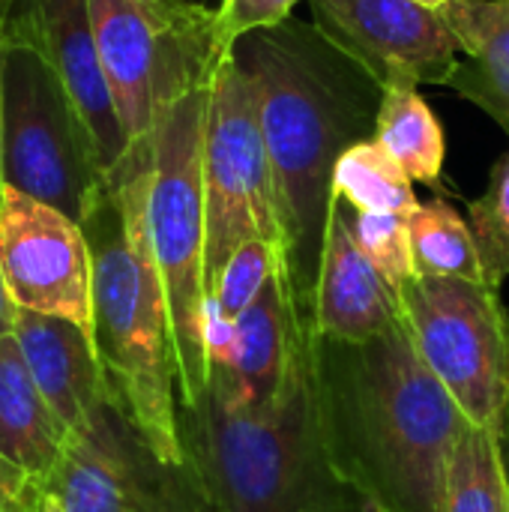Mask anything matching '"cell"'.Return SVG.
Segmentation results:
<instances>
[{"instance_id": "1", "label": "cell", "mask_w": 509, "mask_h": 512, "mask_svg": "<svg viewBox=\"0 0 509 512\" xmlns=\"http://www.w3.org/2000/svg\"><path fill=\"white\" fill-rule=\"evenodd\" d=\"M309 357L324 444L342 483L369 512H444L447 465L468 417L405 324L366 342L309 327Z\"/></svg>"}, {"instance_id": "17", "label": "cell", "mask_w": 509, "mask_h": 512, "mask_svg": "<svg viewBox=\"0 0 509 512\" xmlns=\"http://www.w3.org/2000/svg\"><path fill=\"white\" fill-rule=\"evenodd\" d=\"M69 435L36 387L15 333L0 336V456L48 489Z\"/></svg>"}, {"instance_id": "19", "label": "cell", "mask_w": 509, "mask_h": 512, "mask_svg": "<svg viewBox=\"0 0 509 512\" xmlns=\"http://www.w3.org/2000/svg\"><path fill=\"white\" fill-rule=\"evenodd\" d=\"M375 144L414 180L438 183L444 168V129L435 111L411 84L384 87L378 117H375Z\"/></svg>"}, {"instance_id": "28", "label": "cell", "mask_w": 509, "mask_h": 512, "mask_svg": "<svg viewBox=\"0 0 509 512\" xmlns=\"http://www.w3.org/2000/svg\"><path fill=\"white\" fill-rule=\"evenodd\" d=\"M12 315H15V306H12V303H9V297H6L3 276H0V336L12 333Z\"/></svg>"}, {"instance_id": "22", "label": "cell", "mask_w": 509, "mask_h": 512, "mask_svg": "<svg viewBox=\"0 0 509 512\" xmlns=\"http://www.w3.org/2000/svg\"><path fill=\"white\" fill-rule=\"evenodd\" d=\"M333 198L357 213L408 216L420 201L414 180L375 144V138L351 144L333 171Z\"/></svg>"}, {"instance_id": "30", "label": "cell", "mask_w": 509, "mask_h": 512, "mask_svg": "<svg viewBox=\"0 0 509 512\" xmlns=\"http://www.w3.org/2000/svg\"><path fill=\"white\" fill-rule=\"evenodd\" d=\"M147 6L156 9H195V6H207V0H141Z\"/></svg>"}, {"instance_id": "3", "label": "cell", "mask_w": 509, "mask_h": 512, "mask_svg": "<svg viewBox=\"0 0 509 512\" xmlns=\"http://www.w3.org/2000/svg\"><path fill=\"white\" fill-rule=\"evenodd\" d=\"M93 255V348L111 402L180 468V393L165 282L147 228V141L108 177L81 222Z\"/></svg>"}, {"instance_id": "4", "label": "cell", "mask_w": 509, "mask_h": 512, "mask_svg": "<svg viewBox=\"0 0 509 512\" xmlns=\"http://www.w3.org/2000/svg\"><path fill=\"white\" fill-rule=\"evenodd\" d=\"M177 432L192 512H369L330 462L309 345L273 411L237 408L207 381Z\"/></svg>"}, {"instance_id": "21", "label": "cell", "mask_w": 509, "mask_h": 512, "mask_svg": "<svg viewBox=\"0 0 509 512\" xmlns=\"http://www.w3.org/2000/svg\"><path fill=\"white\" fill-rule=\"evenodd\" d=\"M408 234H411L417 276L486 282V270L471 222H465L447 201L435 198L417 204L408 213Z\"/></svg>"}, {"instance_id": "27", "label": "cell", "mask_w": 509, "mask_h": 512, "mask_svg": "<svg viewBox=\"0 0 509 512\" xmlns=\"http://www.w3.org/2000/svg\"><path fill=\"white\" fill-rule=\"evenodd\" d=\"M45 495V486L15 468L9 459L0 456V510L6 512H36Z\"/></svg>"}, {"instance_id": "13", "label": "cell", "mask_w": 509, "mask_h": 512, "mask_svg": "<svg viewBox=\"0 0 509 512\" xmlns=\"http://www.w3.org/2000/svg\"><path fill=\"white\" fill-rule=\"evenodd\" d=\"M210 378L237 408L273 411L306 357L309 324L282 267L258 300L231 324H210Z\"/></svg>"}, {"instance_id": "7", "label": "cell", "mask_w": 509, "mask_h": 512, "mask_svg": "<svg viewBox=\"0 0 509 512\" xmlns=\"http://www.w3.org/2000/svg\"><path fill=\"white\" fill-rule=\"evenodd\" d=\"M102 75L129 147L150 138L159 114L213 75L222 48L216 9H156L141 0H90Z\"/></svg>"}, {"instance_id": "33", "label": "cell", "mask_w": 509, "mask_h": 512, "mask_svg": "<svg viewBox=\"0 0 509 512\" xmlns=\"http://www.w3.org/2000/svg\"><path fill=\"white\" fill-rule=\"evenodd\" d=\"M414 3H420V6H429V9H444L450 0H414Z\"/></svg>"}, {"instance_id": "18", "label": "cell", "mask_w": 509, "mask_h": 512, "mask_svg": "<svg viewBox=\"0 0 509 512\" xmlns=\"http://www.w3.org/2000/svg\"><path fill=\"white\" fill-rule=\"evenodd\" d=\"M441 15L462 51L447 87L480 105L509 135V0H450Z\"/></svg>"}, {"instance_id": "14", "label": "cell", "mask_w": 509, "mask_h": 512, "mask_svg": "<svg viewBox=\"0 0 509 512\" xmlns=\"http://www.w3.org/2000/svg\"><path fill=\"white\" fill-rule=\"evenodd\" d=\"M0 39L24 42L42 54L72 96L96 144L99 165L111 177L132 147L102 75L90 0H15Z\"/></svg>"}, {"instance_id": "10", "label": "cell", "mask_w": 509, "mask_h": 512, "mask_svg": "<svg viewBox=\"0 0 509 512\" xmlns=\"http://www.w3.org/2000/svg\"><path fill=\"white\" fill-rule=\"evenodd\" d=\"M48 489L66 512H192L183 471L165 465L114 402L69 435Z\"/></svg>"}, {"instance_id": "31", "label": "cell", "mask_w": 509, "mask_h": 512, "mask_svg": "<svg viewBox=\"0 0 509 512\" xmlns=\"http://www.w3.org/2000/svg\"><path fill=\"white\" fill-rule=\"evenodd\" d=\"M36 512H66V510H63L60 498H57V495H54L51 489H45V495H42V501H39Z\"/></svg>"}, {"instance_id": "6", "label": "cell", "mask_w": 509, "mask_h": 512, "mask_svg": "<svg viewBox=\"0 0 509 512\" xmlns=\"http://www.w3.org/2000/svg\"><path fill=\"white\" fill-rule=\"evenodd\" d=\"M0 42L3 183L81 225L108 183L96 144L42 54L15 39Z\"/></svg>"}, {"instance_id": "24", "label": "cell", "mask_w": 509, "mask_h": 512, "mask_svg": "<svg viewBox=\"0 0 509 512\" xmlns=\"http://www.w3.org/2000/svg\"><path fill=\"white\" fill-rule=\"evenodd\" d=\"M468 222L483 258L486 282L501 288L509 279V150L492 168L486 192L468 204Z\"/></svg>"}, {"instance_id": "25", "label": "cell", "mask_w": 509, "mask_h": 512, "mask_svg": "<svg viewBox=\"0 0 509 512\" xmlns=\"http://www.w3.org/2000/svg\"><path fill=\"white\" fill-rule=\"evenodd\" d=\"M348 222L357 246L375 264V270L402 291L414 276V252L408 234V216L399 213H357L348 207Z\"/></svg>"}, {"instance_id": "2", "label": "cell", "mask_w": 509, "mask_h": 512, "mask_svg": "<svg viewBox=\"0 0 509 512\" xmlns=\"http://www.w3.org/2000/svg\"><path fill=\"white\" fill-rule=\"evenodd\" d=\"M258 90V120L285 228V270L309 321L339 156L375 135L381 87L315 24L282 21L234 45Z\"/></svg>"}, {"instance_id": "5", "label": "cell", "mask_w": 509, "mask_h": 512, "mask_svg": "<svg viewBox=\"0 0 509 512\" xmlns=\"http://www.w3.org/2000/svg\"><path fill=\"white\" fill-rule=\"evenodd\" d=\"M210 78L174 99L147 138V228L168 294L180 408L195 405L210 378L204 288V123Z\"/></svg>"}, {"instance_id": "15", "label": "cell", "mask_w": 509, "mask_h": 512, "mask_svg": "<svg viewBox=\"0 0 509 512\" xmlns=\"http://www.w3.org/2000/svg\"><path fill=\"white\" fill-rule=\"evenodd\" d=\"M396 324H402V297L357 246L348 204L333 198L309 327L318 336L366 342Z\"/></svg>"}, {"instance_id": "34", "label": "cell", "mask_w": 509, "mask_h": 512, "mask_svg": "<svg viewBox=\"0 0 509 512\" xmlns=\"http://www.w3.org/2000/svg\"><path fill=\"white\" fill-rule=\"evenodd\" d=\"M0 512H6V510H0Z\"/></svg>"}, {"instance_id": "9", "label": "cell", "mask_w": 509, "mask_h": 512, "mask_svg": "<svg viewBox=\"0 0 509 512\" xmlns=\"http://www.w3.org/2000/svg\"><path fill=\"white\" fill-rule=\"evenodd\" d=\"M399 297L402 324L429 372L468 423L509 441V312L498 288L414 276Z\"/></svg>"}, {"instance_id": "16", "label": "cell", "mask_w": 509, "mask_h": 512, "mask_svg": "<svg viewBox=\"0 0 509 512\" xmlns=\"http://www.w3.org/2000/svg\"><path fill=\"white\" fill-rule=\"evenodd\" d=\"M12 333L54 414L69 426V432L87 429L111 402L93 336L72 321L27 309H15Z\"/></svg>"}, {"instance_id": "8", "label": "cell", "mask_w": 509, "mask_h": 512, "mask_svg": "<svg viewBox=\"0 0 509 512\" xmlns=\"http://www.w3.org/2000/svg\"><path fill=\"white\" fill-rule=\"evenodd\" d=\"M207 303L228 258L249 240H270L285 252V228L273 168L258 120V90L234 51L222 54L210 78L204 123Z\"/></svg>"}, {"instance_id": "11", "label": "cell", "mask_w": 509, "mask_h": 512, "mask_svg": "<svg viewBox=\"0 0 509 512\" xmlns=\"http://www.w3.org/2000/svg\"><path fill=\"white\" fill-rule=\"evenodd\" d=\"M0 276L15 309L72 321L93 336V255L84 228L12 186L0 201Z\"/></svg>"}, {"instance_id": "23", "label": "cell", "mask_w": 509, "mask_h": 512, "mask_svg": "<svg viewBox=\"0 0 509 512\" xmlns=\"http://www.w3.org/2000/svg\"><path fill=\"white\" fill-rule=\"evenodd\" d=\"M285 267L282 246L270 240H249L243 243L228 264L222 267L216 288L207 303V327L222 324L231 327L267 288V282Z\"/></svg>"}, {"instance_id": "20", "label": "cell", "mask_w": 509, "mask_h": 512, "mask_svg": "<svg viewBox=\"0 0 509 512\" xmlns=\"http://www.w3.org/2000/svg\"><path fill=\"white\" fill-rule=\"evenodd\" d=\"M507 438L468 423L444 486V512H509Z\"/></svg>"}, {"instance_id": "29", "label": "cell", "mask_w": 509, "mask_h": 512, "mask_svg": "<svg viewBox=\"0 0 509 512\" xmlns=\"http://www.w3.org/2000/svg\"><path fill=\"white\" fill-rule=\"evenodd\" d=\"M3 42H0V201H3Z\"/></svg>"}, {"instance_id": "12", "label": "cell", "mask_w": 509, "mask_h": 512, "mask_svg": "<svg viewBox=\"0 0 509 512\" xmlns=\"http://www.w3.org/2000/svg\"><path fill=\"white\" fill-rule=\"evenodd\" d=\"M312 24L381 90L450 84L462 51L441 9L414 0H309Z\"/></svg>"}, {"instance_id": "32", "label": "cell", "mask_w": 509, "mask_h": 512, "mask_svg": "<svg viewBox=\"0 0 509 512\" xmlns=\"http://www.w3.org/2000/svg\"><path fill=\"white\" fill-rule=\"evenodd\" d=\"M12 6H15V0H0V36H3V27L12 15Z\"/></svg>"}, {"instance_id": "26", "label": "cell", "mask_w": 509, "mask_h": 512, "mask_svg": "<svg viewBox=\"0 0 509 512\" xmlns=\"http://www.w3.org/2000/svg\"><path fill=\"white\" fill-rule=\"evenodd\" d=\"M297 3L303 0H222L216 6V42L222 54L234 51L243 36L288 21Z\"/></svg>"}]
</instances>
